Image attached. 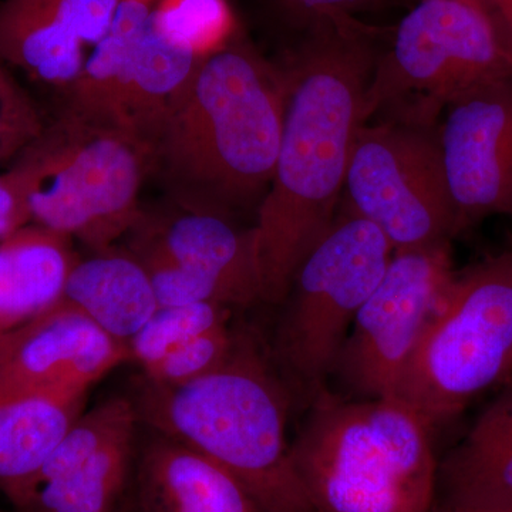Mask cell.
Segmentation results:
<instances>
[{
  "label": "cell",
  "instance_id": "cell-1",
  "mask_svg": "<svg viewBox=\"0 0 512 512\" xmlns=\"http://www.w3.org/2000/svg\"><path fill=\"white\" fill-rule=\"evenodd\" d=\"M377 30L353 16H325L282 69L281 143L254 225L262 302L285 301L299 266L332 227L349 157L366 123L379 57Z\"/></svg>",
  "mask_w": 512,
  "mask_h": 512
},
{
  "label": "cell",
  "instance_id": "cell-2",
  "mask_svg": "<svg viewBox=\"0 0 512 512\" xmlns=\"http://www.w3.org/2000/svg\"><path fill=\"white\" fill-rule=\"evenodd\" d=\"M285 109L282 69L241 32L201 59L151 146L153 170L184 211L228 217L261 204Z\"/></svg>",
  "mask_w": 512,
  "mask_h": 512
},
{
  "label": "cell",
  "instance_id": "cell-3",
  "mask_svg": "<svg viewBox=\"0 0 512 512\" xmlns=\"http://www.w3.org/2000/svg\"><path fill=\"white\" fill-rule=\"evenodd\" d=\"M289 393L255 343L239 335L220 369L181 386L144 379L133 403L151 430L229 471L259 511L315 512L286 434Z\"/></svg>",
  "mask_w": 512,
  "mask_h": 512
},
{
  "label": "cell",
  "instance_id": "cell-4",
  "mask_svg": "<svg viewBox=\"0 0 512 512\" xmlns=\"http://www.w3.org/2000/svg\"><path fill=\"white\" fill-rule=\"evenodd\" d=\"M293 466L315 512H431L437 466L433 427L396 397L311 403Z\"/></svg>",
  "mask_w": 512,
  "mask_h": 512
},
{
  "label": "cell",
  "instance_id": "cell-5",
  "mask_svg": "<svg viewBox=\"0 0 512 512\" xmlns=\"http://www.w3.org/2000/svg\"><path fill=\"white\" fill-rule=\"evenodd\" d=\"M12 164L25 180L32 224L79 239L94 254L144 218L140 191L153 153L120 128L64 109Z\"/></svg>",
  "mask_w": 512,
  "mask_h": 512
},
{
  "label": "cell",
  "instance_id": "cell-6",
  "mask_svg": "<svg viewBox=\"0 0 512 512\" xmlns=\"http://www.w3.org/2000/svg\"><path fill=\"white\" fill-rule=\"evenodd\" d=\"M512 372V249L454 275L393 397L431 427Z\"/></svg>",
  "mask_w": 512,
  "mask_h": 512
},
{
  "label": "cell",
  "instance_id": "cell-7",
  "mask_svg": "<svg viewBox=\"0 0 512 512\" xmlns=\"http://www.w3.org/2000/svg\"><path fill=\"white\" fill-rule=\"evenodd\" d=\"M512 77V55L477 0H421L380 50L365 119L437 127L448 104Z\"/></svg>",
  "mask_w": 512,
  "mask_h": 512
},
{
  "label": "cell",
  "instance_id": "cell-8",
  "mask_svg": "<svg viewBox=\"0 0 512 512\" xmlns=\"http://www.w3.org/2000/svg\"><path fill=\"white\" fill-rule=\"evenodd\" d=\"M393 254L375 225L338 212L299 266L276 329V363L289 392L309 403L325 392L353 320Z\"/></svg>",
  "mask_w": 512,
  "mask_h": 512
},
{
  "label": "cell",
  "instance_id": "cell-9",
  "mask_svg": "<svg viewBox=\"0 0 512 512\" xmlns=\"http://www.w3.org/2000/svg\"><path fill=\"white\" fill-rule=\"evenodd\" d=\"M343 197L345 210L375 225L394 252L458 235L437 127L367 121L353 143Z\"/></svg>",
  "mask_w": 512,
  "mask_h": 512
},
{
  "label": "cell",
  "instance_id": "cell-10",
  "mask_svg": "<svg viewBox=\"0 0 512 512\" xmlns=\"http://www.w3.org/2000/svg\"><path fill=\"white\" fill-rule=\"evenodd\" d=\"M454 275L450 242L394 252L333 367L332 376L346 392L356 399L394 396Z\"/></svg>",
  "mask_w": 512,
  "mask_h": 512
},
{
  "label": "cell",
  "instance_id": "cell-11",
  "mask_svg": "<svg viewBox=\"0 0 512 512\" xmlns=\"http://www.w3.org/2000/svg\"><path fill=\"white\" fill-rule=\"evenodd\" d=\"M437 138L458 234L491 215L512 217V77L448 104Z\"/></svg>",
  "mask_w": 512,
  "mask_h": 512
},
{
  "label": "cell",
  "instance_id": "cell-12",
  "mask_svg": "<svg viewBox=\"0 0 512 512\" xmlns=\"http://www.w3.org/2000/svg\"><path fill=\"white\" fill-rule=\"evenodd\" d=\"M130 360L127 346L62 301L0 339V392L89 390Z\"/></svg>",
  "mask_w": 512,
  "mask_h": 512
},
{
  "label": "cell",
  "instance_id": "cell-13",
  "mask_svg": "<svg viewBox=\"0 0 512 512\" xmlns=\"http://www.w3.org/2000/svg\"><path fill=\"white\" fill-rule=\"evenodd\" d=\"M120 0H3L0 60L37 82L64 90L103 39Z\"/></svg>",
  "mask_w": 512,
  "mask_h": 512
},
{
  "label": "cell",
  "instance_id": "cell-14",
  "mask_svg": "<svg viewBox=\"0 0 512 512\" xmlns=\"http://www.w3.org/2000/svg\"><path fill=\"white\" fill-rule=\"evenodd\" d=\"M144 220V218H143ZM136 228L178 264L215 282L229 305L262 301L261 268L254 227H235L228 217L185 211L163 225Z\"/></svg>",
  "mask_w": 512,
  "mask_h": 512
},
{
  "label": "cell",
  "instance_id": "cell-15",
  "mask_svg": "<svg viewBox=\"0 0 512 512\" xmlns=\"http://www.w3.org/2000/svg\"><path fill=\"white\" fill-rule=\"evenodd\" d=\"M444 511L512 512V384L471 424L437 470Z\"/></svg>",
  "mask_w": 512,
  "mask_h": 512
},
{
  "label": "cell",
  "instance_id": "cell-16",
  "mask_svg": "<svg viewBox=\"0 0 512 512\" xmlns=\"http://www.w3.org/2000/svg\"><path fill=\"white\" fill-rule=\"evenodd\" d=\"M138 464L141 512H261L220 464L153 431Z\"/></svg>",
  "mask_w": 512,
  "mask_h": 512
},
{
  "label": "cell",
  "instance_id": "cell-17",
  "mask_svg": "<svg viewBox=\"0 0 512 512\" xmlns=\"http://www.w3.org/2000/svg\"><path fill=\"white\" fill-rule=\"evenodd\" d=\"M89 390L0 392V491L18 508L33 478L86 406Z\"/></svg>",
  "mask_w": 512,
  "mask_h": 512
},
{
  "label": "cell",
  "instance_id": "cell-18",
  "mask_svg": "<svg viewBox=\"0 0 512 512\" xmlns=\"http://www.w3.org/2000/svg\"><path fill=\"white\" fill-rule=\"evenodd\" d=\"M73 239L29 224L0 241V339L63 301Z\"/></svg>",
  "mask_w": 512,
  "mask_h": 512
},
{
  "label": "cell",
  "instance_id": "cell-19",
  "mask_svg": "<svg viewBox=\"0 0 512 512\" xmlns=\"http://www.w3.org/2000/svg\"><path fill=\"white\" fill-rule=\"evenodd\" d=\"M63 301L89 316L124 346L158 309L144 266L130 251L113 248L74 264L64 286Z\"/></svg>",
  "mask_w": 512,
  "mask_h": 512
},
{
  "label": "cell",
  "instance_id": "cell-20",
  "mask_svg": "<svg viewBox=\"0 0 512 512\" xmlns=\"http://www.w3.org/2000/svg\"><path fill=\"white\" fill-rule=\"evenodd\" d=\"M153 6L120 2L103 39L66 90V110L104 126L123 128L124 93L131 59L151 19ZM126 131V130H124Z\"/></svg>",
  "mask_w": 512,
  "mask_h": 512
},
{
  "label": "cell",
  "instance_id": "cell-21",
  "mask_svg": "<svg viewBox=\"0 0 512 512\" xmlns=\"http://www.w3.org/2000/svg\"><path fill=\"white\" fill-rule=\"evenodd\" d=\"M200 59L174 46L148 23L131 59L123 103V128L153 146L178 94Z\"/></svg>",
  "mask_w": 512,
  "mask_h": 512
},
{
  "label": "cell",
  "instance_id": "cell-22",
  "mask_svg": "<svg viewBox=\"0 0 512 512\" xmlns=\"http://www.w3.org/2000/svg\"><path fill=\"white\" fill-rule=\"evenodd\" d=\"M134 439L121 437L43 481L18 512H113L130 473Z\"/></svg>",
  "mask_w": 512,
  "mask_h": 512
},
{
  "label": "cell",
  "instance_id": "cell-23",
  "mask_svg": "<svg viewBox=\"0 0 512 512\" xmlns=\"http://www.w3.org/2000/svg\"><path fill=\"white\" fill-rule=\"evenodd\" d=\"M151 22L168 42L200 60L220 52L239 33L228 0H157Z\"/></svg>",
  "mask_w": 512,
  "mask_h": 512
},
{
  "label": "cell",
  "instance_id": "cell-24",
  "mask_svg": "<svg viewBox=\"0 0 512 512\" xmlns=\"http://www.w3.org/2000/svg\"><path fill=\"white\" fill-rule=\"evenodd\" d=\"M229 306L218 303L158 308L144 328L128 342L131 360L147 369L168 352L211 330L227 328Z\"/></svg>",
  "mask_w": 512,
  "mask_h": 512
},
{
  "label": "cell",
  "instance_id": "cell-25",
  "mask_svg": "<svg viewBox=\"0 0 512 512\" xmlns=\"http://www.w3.org/2000/svg\"><path fill=\"white\" fill-rule=\"evenodd\" d=\"M238 339L231 326L202 333L144 369V379L161 386L194 382L220 369L234 352Z\"/></svg>",
  "mask_w": 512,
  "mask_h": 512
},
{
  "label": "cell",
  "instance_id": "cell-26",
  "mask_svg": "<svg viewBox=\"0 0 512 512\" xmlns=\"http://www.w3.org/2000/svg\"><path fill=\"white\" fill-rule=\"evenodd\" d=\"M43 127L28 93L0 66V164L18 157Z\"/></svg>",
  "mask_w": 512,
  "mask_h": 512
},
{
  "label": "cell",
  "instance_id": "cell-27",
  "mask_svg": "<svg viewBox=\"0 0 512 512\" xmlns=\"http://www.w3.org/2000/svg\"><path fill=\"white\" fill-rule=\"evenodd\" d=\"M32 224L28 190L16 165L0 173V241Z\"/></svg>",
  "mask_w": 512,
  "mask_h": 512
},
{
  "label": "cell",
  "instance_id": "cell-28",
  "mask_svg": "<svg viewBox=\"0 0 512 512\" xmlns=\"http://www.w3.org/2000/svg\"><path fill=\"white\" fill-rule=\"evenodd\" d=\"M291 10L293 15L298 16L308 23L316 22L325 16H353L359 9H365L376 0H281Z\"/></svg>",
  "mask_w": 512,
  "mask_h": 512
},
{
  "label": "cell",
  "instance_id": "cell-29",
  "mask_svg": "<svg viewBox=\"0 0 512 512\" xmlns=\"http://www.w3.org/2000/svg\"><path fill=\"white\" fill-rule=\"evenodd\" d=\"M493 20L505 46L512 55V0H477Z\"/></svg>",
  "mask_w": 512,
  "mask_h": 512
},
{
  "label": "cell",
  "instance_id": "cell-30",
  "mask_svg": "<svg viewBox=\"0 0 512 512\" xmlns=\"http://www.w3.org/2000/svg\"><path fill=\"white\" fill-rule=\"evenodd\" d=\"M120 2H137V3H144V5L153 6L154 3L157 2V0H120Z\"/></svg>",
  "mask_w": 512,
  "mask_h": 512
},
{
  "label": "cell",
  "instance_id": "cell-31",
  "mask_svg": "<svg viewBox=\"0 0 512 512\" xmlns=\"http://www.w3.org/2000/svg\"><path fill=\"white\" fill-rule=\"evenodd\" d=\"M440 512H454V511H444V510H441Z\"/></svg>",
  "mask_w": 512,
  "mask_h": 512
},
{
  "label": "cell",
  "instance_id": "cell-32",
  "mask_svg": "<svg viewBox=\"0 0 512 512\" xmlns=\"http://www.w3.org/2000/svg\"><path fill=\"white\" fill-rule=\"evenodd\" d=\"M0 512H3V511H0Z\"/></svg>",
  "mask_w": 512,
  "mask_h": 512
}]
</instances>
